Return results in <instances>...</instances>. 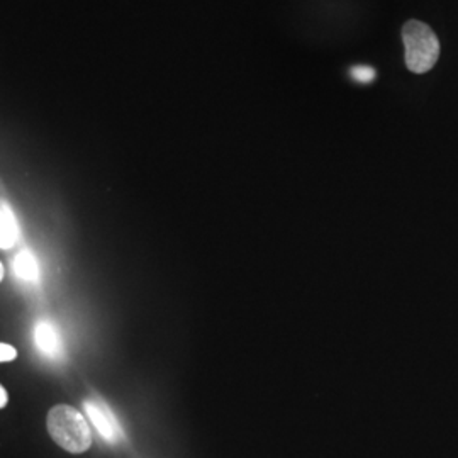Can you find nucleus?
<instances>
[{
    "label": "nucleus",
    "mask_w": 458,
    "mask_h": 458,
    "mask_svg": "<svg viewBox=\"0 0 458 458\" xmlns=\"http://www.w3.org/2000/svg\"><path fill=\"white\" fill-rule=\"evenodd\" d=\"M14 272L19 278L28 280V282H36L39 278V267L34 259L33 253L30 250L19 251L14 259Z\"/></svg>",
    "instance_id": "6"
},
{
    "label": "nucleus",
    "mask_w": 458,
    "mask_h": 458,
    "mask_svg": "<svg viewBox=\"0 0 458 458\" xmlns=\"http://www.w3.org/2000/svg\"><path fill=\"white\" fill-rule=\"evenodd\" d=\"M17 359V350L9 344H0V363L13 361Z\"/></svg>",
    "instance_id": "7"
},
{
    "label": "nucleus",
    "mask_w": 458,
    "mask_h": 458,
    "mask_svg": "<svg viewBox=\"0 0 458 458\" xmlns=\"http://www.w3.org/2000/svg\"><path fill=\"white\" fill-rule=\"evenodd\" d=\"M83 410L106 442L117 443L123 438V429L117 423L113 411L106 404L98 401H83Z\"/></svg>",
    "instance_id": "3"
},
{
    "label": "nucleus",
    "mask_w": 458,
    "mask_h": 458,
    "mask_svg": "<svg viewBox=\"0 0 458 458\" xmlns=\"http://www.w3.org/2000/svg\"><path fill=\"white\" fill-rule=\"evenodd\" d=\"M7 403H9V394L4 389V386L0 384V410H4L7 406Z\"/></svg>",
    "instance_id": "8"
},
{
    "label": "nucleus",
    "mask_w": 458,
    "mask_h": 458,
    "mask_svg": "<svg viewBox=\"0 0 458 458\" xmlns=\"http://www.w3.org/2000/svg\"><path fill=\"white\" fill-rule=\"evenodd\" d=\"M404 62L412 73L423 75L438 64L440 39L435 31L421 21L411 19L403 26Z\"/></svg>",
    "instance_id": "2"
},
{
    "label": "nucleus",
    "mask_w": 458,
    "mask_h": 458,
    "mask_svg": "<svg viewBox=\"0 0 458 458\" xmlns=\"http://www.w3.org/2000/svg\"><path fill=\"white\" fill-rule=\"evenodd\" d=\"M34 340L38 350H41L48 357H60L64 353V344L62 338L58 335V329L51 321H39L36 331H34Z\"/></svg>",
    "instance_id": "4"
},
{
    "label": "nucleus",
    "mask_w": 458,
    "mask_h": 458,
    "mask_svg": "<svg viewBox=\"0 0 458 458\" xmlns=\"http://www.w3.org/2000/svg\"><path fill=\"white\" fill-rule=\"evenodd\" d=\"M4 276H5V270H4V265L0 262V282L4 280Z\"/></svg>",
    "instance_id": "9"
},
{
    "label": "nucleus",
    "mask_w": 458,
    "mask_h": 458,
    "mask_svg": "<svg viewBox=\"0 0 458 458\" xmlns=\"http://www.w3.org/2000/svg\"><path fill=\"white\" fill-rule=\"evenodd\" d=\"M19 238L16 217L7 208H0V248L9 250L16 245Z\"/></svg>",
    "instance_id": "5"
},
{
    "label": "nucleus",
    "mask_w": 458,
    "mask_h": 458,
    "mask_svg": "<svg viewBox=\"0 0 458 458\" xmlns=\"http://www.w3.org/2000/svg\"><path fill=\"white\" fill-rule=\"evenodd\" d=\"M49 437L70 454H85L92 446V429L82 412L68 404H58L48 412Z\"/></svg>",
    "instance_id": "1"
}]
</instances>
